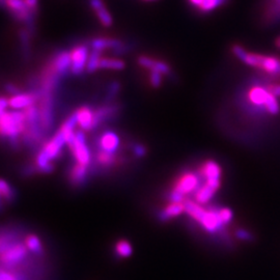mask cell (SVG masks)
<instances>
[{"label": "cell", "mask_w": 280, "mask_h": 280, "mask_svg": "<svg viewBox=\"0 0 280 280\" xmlns=\"http://www.w3.org/2000/svg\"><path fill=\"white\" fill-rule=\"evenodd\" d=\"M233 52L245 65L258 68L268 74L280 77V59L275 56H267L247 52L241 46H234Z\"/></svg>", "instance_id": "obj_1"}, {"label": "cell", "mask_w": 280, "mask_h": 280, "mask_svg": "<svg viewBox=\"0 0 280 280\" xmlns=\"http://www.w3.org/2000/svg\"><path fill=\"white\" fill-rule=\"evenodd\" d=\"M25 121V114L22 112H2L0 117V129L2 136L15 140L24 130Z\"/></svg>", "instance_id": "obj_2"}, {"label": "cell", "mask_w": 280, "mask_h": 280, "mask_svg": "<svg viewBox=\"0 0 280 280\" xmlns=\"http://www.w3.org/2000/svg\"><path fill=\"white\" fill-rule=\"evenodd\" d=\"M28 253L25 244L13 243L1 246V262L3 266L13 267L23 261Z\"/></svg>", "instance_id": "obj_3"}, {"label": "cell", "mask_w": 280, "mask_h": 280, "mask_svg": "<svg viewBox=\"0 0 280 280\" xmlns=\"http://www.w3.org/2000/svg\"><path fill=\"white\" fill-rule=\"evenodd\" d=\"M73 153L78 164L89 166L91 163V151L85 142V136L82 131L75 133V138L68 145Z\"/></svg>", "instance_id": "obj_4"}, {"label": "cell", "mask_w": 280, "mask_h": 280, "mask_svg": "<svg viewBox=\"0 0 280 280\" xmlns=\"http://www.w3.org/2000/svg\"><path fill=\"white\" fill-rule=\"evenodd\" d=\"M221 172L219 164L212 160L206 161L201 168V175L205 179V184L217 191L221 187Z\"/></svg>", "instance_id": "obj_5"}, {"label": "cell", "mask_w": 280, "mask_h": 280, "mask_svg": "<svg viewBox=\"0 0 280 280\" xmlns=\"http://www.w3.org/2000/svg\"><path fill=\"white\" fill-rule=\"evenodd\" d=\"M199 187V175L194 172H186L178 179L173 189L186 196L192 192H196Z\"/></svg>", "instance_id": "obj_6"}, {"label": "cell", "mask_w": 280, "mask_h": 280, "mask_svg": "<svg viewBox=\"0 0 280 280\" xmlns=\"http://www.w3.org/2000/svg\"><path fill=\"white\" fill-rule=\"evenodd\" d=\"M270 94L268 87H263L261 85H253L251 89L248 91L247 98L252 104L254 108L260 111H267V102Z\"/></svg>", "instance_id": "obj_7"}, {"label": "cell", "mask_w": 280, "mask_h": 280, "mask_svg": "<svg viewBox=\"0 0 280 280\" xmlns=\"http://www.w3.org/2000/svg\"><path fill=\"white\" fill-rule=\"evenodd\" d=\"M71 54V60H72V67L71 70L74 74L82 73V71L87 67V62H89L90 54L89 49L86 46H78L74 48Z\"/></svg>", "instance_id": "obj_8"}, {"label": "cell", "mask_w": 280, "mask_h": 280, "mask_svg": "<svg viewBox=\"0 0 280 280\" xmlns=\"http://www.w3.org/2000/svg\"><path fill=\"white\" fill-rule=\"evenodd\" d=\"M199 223H201L203 228L210 234L217 233V231L220 230L224 225L219 217L218 210L216 211L214 209L206 210L205 214L204 215V217L202 218Z\"/></svg>", "instance_id": "obj_9"}, {"label": "cell", "mask_w": 280, "mask_h": 280, "mask_svg": "<svg viewBox=\"0 0 280 280\" xmlns=\"http://www.w3.org/2000/svg\"><path fill=\"white\" fill-rule=\"evenodd\" d=\"M66 143L67 142H66L65 137H63V135L61 134L60 131H58L54 135V137L49 142L46 143V146L44 147L43 150L51 160H54L59 156L62 147L65 146Z\"/></svg>", "instance_id": "obj_10"}, {"label": "cell", "mask_w": 280, "mask_h": 280, "mask_svg": "<svg viewBox=\"0 0 280 280\" xmlns=\"http://www.w3.org/2000/svg\"><path fill=\"white\" fill-rule=\"evenodd\" d=\"M183 213H185V205H184V203H170L160 211L158 218L160 221L165 222L179 217Z\"/></svg>", "instance_id": "obj_11"}, {"label": "cell", "mask_w": 280, "mask_h": 280, "mask_svg": "<svg viewBox=\"0 0 280 280\" xmlns=\"http://www.w3.org/2000/svg\"><path fill=\"white\" fill-rule=\"evenodd\" d=\"M3 6H6L21 20H28L30 17V9L25 0H6Z\"/></svg>", "instance_id": "obj_12"}, {"label": "cell", "mask_w": 280, "mask_h": 280, "mask_svg": "<svg viewBox=\"0 0 280 280\" xmlns=\"http://www.w3.org/2000/svg\"><path fill=\"white\" fill-rule=\"evenodd\" d=\"M77 124L82 128L83 130H91L93 128L94 113L89 107H81L78 109L75 113Z\"/></svg>", "instance_id": "obj_13"}, {"label": "cell", "mask_w": 280, "mask_h": 280, "mask_svg": "<svg viewBox=\"0 0 280 280\" xmlns=\"http://www.w3.org/2000/svg\"><path fill=\"white\" fill-rule=\"evenodd\" d=\"M118 146H119V138L114 132L107 131L102 134L100 138V147L102 150L113 154L118 149Z\"/></svg>", "instance_id": "obj_14"}, {"label": "cell", "mask_w": 280, "mask_h": 280, "mask_svg": "<svg viewBox=\"0 0 280 280\" xmlns=\"http://www.w3.org/2000/svg\"><path fill=\"white\" fill-rule=\"evenodd\" d=\"M185 205V213L189 216L191 219H193L196 222H201L204 215L206 212V209H205L204 205H199L195 201H191V199L186 198V201L184 202Z\"/></svg>", "instance_id": "obj_15"}, {"label": "cell", "mask_w": 280, "mask_h": 280, "mask_svg": "<svg viewBox=\"0 0 280 280\" xmlns=\"http://www.w3.org/2000/svg\"><path fill=\"white\" fill-rule=\"evenodd\" d=\"M139 65L143 68H147L150 71L158 72L160 74H168L170 72V68L168 67L167 63L159 60H154L151 58L147 57V56H141L138 59Z\"/></svg>", "instance_id": "obj_16"}, {"label": "cell", "mask_w": 280, "mask_h": 280, "mask_svg": "<svg viewBox=\"0 0 280 280\" xmlns=\"http://www.w3.org/2000/svg\"><path fill=\"white\" fill-rule=\"evenodd\" d=\"M91 6L93 10L97 14L99 20L104 26H111L112 25V17L110 13L106 10L105 5H104L102 0H90Z\"/></svg>", "instance_id": "obj_17"}, {"label": "cell", "mask_w": 280, "mask_h": 280, "mask_svg": "<svg viewBox=\"0 0 280 280\" xmlns=\"http://www.w3.org/2000/svg\"><path fill=\"white\" fill-rule=\"evenodd\" d=\"M35 97L30 93H17L9 100V105L13 109H23L33 106Z\"/></svg>", "instance_id": "obj_18"}, {"label": "cell", "mask_w": 280, "mask_h": 280, "mask_svg": "<svg viewBox=\"0 0 280 280\" xmlns=\"http://www.w3.org/2000/svg\"><path fill=\"white\" fill-rule=\"evenodd\" d=\"M216 192H217V190L205 183L204 185L199 187L195 192V194H194L195 202L202 205H207L210 203L211 199L214 197Z\"/></svg>", "instance_id": "obj_19"}, {"label": "cell", "mask_w": 280, "mask_h": 280, "mask_svg": "<svg viewBox=\"0 0 280 280\" xmlns=\"http://www.w3.org/2000/svg\"><path fill=\"white\" fill-rule=\"evenodd\" d=\"M54 71L58 74H65L66 72L72 67V60H71V54L68 52H61L57 55L55 58L54 63Z\"/></svg>", "instance_id": "obj_20"}, {"label": "cell", "mask_w": 280, "mask_h": 280, "mask_svg": "<svg viewBox=\"0 0 280 280\" xmlns=\"http://www.w3.org/2000/svg\"><path fill=\"white\" fill-rule=\"evenodd\" d=\"M87 175V167L81 164H76L70 172V180L75 186L82 185Z\"/></svg>", "instance_id": "obj_21"}, {"label": "cell", "mask_w": 280, "mask_h": 280, "mask_svg": "<svg viewBox=\"0 0 280 280\" xmlns=\"http://www.w3.org/2000/svg\"><path fill=\"white\" fill-rule=\"evenodd\" d=\"M123 46V44L117 41V39H110V38H95L92 42L93 50L102 51L107 48H112V49H118Z\"/></svg>", "instance_id": "obj_22"}, {"label": "cell", "mask_w": 280, "mask_h": 280, "mask_svg": "<svg viewBox=\"0 0 280 280\" xmlns=\"http://www.w3.org/2000/svg\"><path fill=\"white\" fill-rule=\"evenodd\" d=\"M24 244L26 245L27 249L35 254H42L43 253V244L41 242L39 238L34 234H30L26 236L25 240H24Z\"/></svg>", "instance_id": "obj_23"}, {"label": "cell", "mask_w": 280, "mask_h": 280, "mask_svg": "<svg viewBox=\"0 0 280 280\" xmlns=\"http://www.w3.org/2000/svg\"><path fill=\"white\" fill-rule=\"evenodd\" d=\"M37 166L44 173H50L53 170V166L51 164V159L47 156L44 150H41L37 158Z\"/></svg>", "instance_id": "obj_24"}, {"label": "cell", "mask_w": 280, "mask_h": 280, "mask_svg": "<svg viewBox=\"0 0 280 280\" xmlns=\"http://www.w3.org/2000/svg\"><path fill=\"white\" fill-rule=\"evenodd\" d=\"M115 253L117 254V257L119 258H129L133 253V247L130 244V242H128L127 240H119L116 242L115 247H114Z\"/></svg>", "instance_id": "obj_25"}, {"label": "cell", "mask_w": 280, "mask_h": 280, "mask_svg": "<svg viewBox=\"0 0 280 280\" xmlns=\"http://www.w3.org/2000/svg\"><path fill=\"white\" fill-rule=\"evenodd\" d=\"M100 68L110 70H123L125 68V62L121 59L102 58L100 61Z\"/></svg>", "instance_id": "obj_26"}, {"label": "cell", "mask_w": 280, "mask_h": 280, "mask_svg": "<svg viewBox=\"0 0 280 280\" xmlns=\"http://www.w3.org/2000/svg\"><path fill=\"white\" fill-rule=\"evenodd\" d=\"M102 58H100V51L98 50H93L92 53L90 54L89 62H87V71L89 72H94L98 69H100V61Z\"/></svg>", "instance_id": "obj_27"}, {"label": "cell", "mask_w": 280, "mask_h": 280, "mask_svg": "<svg viewBox=\"0 0 280 280\" xmlns=\"http://www.w3.org/2000/svg\"><path fill=\"white\" fill-rule=\"evenodd\" d=\"M226 2V0H204L202 6L199 7L203 12H212Z\"/></svg>", "instance_id": "obj_28"}, {"label": "cell", "mask_w": 280, "mask_h": 280, "mask_svg": "<svg viewBox=\"0 0 280 280\" xmlns=\"http://www.w3.org/2000/svg\"><path fill=\"white\" fill-rule=\"evenodd\" d=\"M0 194H1V197L3 199H6L7 202L12 201L14 198V190L10 186V184H7L5 180H1L0 182Z\"/></svg>", "instance_id": "obj_29"}, {"label": "cell", "mask_w": 280, "mask_h": 280, "mask_svg": "<svg viewBox=\"0 0 280 280\" xmlns=\"http://www.w3.org/2000/svg\"><path fill=\"white\" fill-rule=\"evenodd\" d=\"M114 160H115L114 155L111 154V153H107V151L101 150L100 153L98 154V161H99V163L102 164V165L108 166V165L113 163Z\"/></svg>", "instance_id": "obj_30"}, {"label": "cell", "mask_w": 280, "mask_h": 280, "mask_svg": "<svg viewBox=\"0 0 280 280\" xmlns=\"http://www.w3.org/2000/svg\"><path fill=\"white\" fill-rule=\"evenodd\" d=\"M218 214L224 225H225V224H228L234 218L233 211L228 209V207H221V209L218 210Z\"/></svg>", "instance_id": "obj_31"}, {"label": "cell", "mask_w": 280, "mask_h": 280, "mask_svg": "<svg viewBox=\"0 0 280 280\" xmlns=\"http://www.w3.org/2000/svg\"><path fill=\"white\" fill-rule=\"evenodd\" d=\"M168 199H169L170 203H184L186 201V197L185 195L180 193L179 191L172 189L169 192V194H168Z\"/></svg>", "instance_id": "obj_32"}, {"label": "cell", "mask_w": 280, "mask_h": 280, "mask_svg": "<svg viewBox=\"0 0 280 280\" xmlns=\"http://www.w3.org/2000/svg\"><path fill=\"white\" fill-rule=\"evenodd\" d=\"M236 237L237 239L241 240V241H244V242H250L253 240L252 234L246 229H238L236 231Z\"/></svg>", "instance_id": "obj_33"}, {"label": "cell", "mask_w": 280, "mask_h": 280, "mask_svg": "<svg viewBox=\"0 0 280 280\" xmlns=\"http://www.w3.org/2000/svg\"><path fill=\"white\" fill-rule=\"evenodd\" d=\"M161 75L162 74L158 73V72L151 71V73H150V83H151V85L155 86V87L160 86V84H161Z\"/></svg>", "instance_id": "obj_34"}, {"label": "cell", "mask_w": 280, "mask_h": 280, "mask_svg": "<svg viewBox=\"0 0 280 280\" xmlns=\"http://www.w3.org/2000/svg\"><path fill=\"white\" fill-rule=\"evenodd\" d=\"M146 153H147V149H146L145 147L141 146V145L135 146V148H134V154H135L136 157H138V158L143 157V156L146 155Z\"/></svg>", "instance_id": "obj_35"}, {"label": "cell", "mask_w": 280, "mask_h": 280, "mask_svg": "<svg viewBox=\"0 0 280 280\" xmlns=\"http://www.w3.org/2000/svg\"><path fill=\"white\" fill-rule=\"evenodd\" d=\"M267 87L272 93L276 95L277 98L280 97V84H270Z\"/></svg>", "instance_id": "obj_36"}, {"label": "cell", "mask_w": 280, "mask_h": 280, "mask_svg": "<svg viewBox=\"0 0 280 280\" xmlns=\"http://www.w3.org/2000/svg\"><path fill=\"white\" fill-rule=\"evenodd\" d=\"M9 100H6L4 97L1 98V100H0V112H5L6 111V108L9 107Z\"/></svg>", "instance_id": "obj_37"}, {"label": "cell", "mask_w": 280, "mask_h": 280, "mask_svg": "<svg viewBox=\"0 0 280 280\" xmlns=\"http://www.w3.org/2000/svg\"><path fill=\"white\" fill-rule=\"evenodd\" d=\"M25 2H26V4H27V6L29 7V9L33 10L37 6V0H25Z\"/></svg>", "instance_id": "obj_38"}, {"label": "cell", "mask_w": 280, "mask_h": 280, "mask_svg": "<svg viewBox=\"0 0 280 280\" xmlns=\"http://www.w3.org/2000/svg\"><path fill=\"white\" fill-rule=\"evenodd\" d=\"M190 3L191 4H193L194 6H197V7H201L203 2H204V0H189Z\"/></svg>", "instance_id": "obj_39"}, {"label": "cell", "mask_w": 280, "mask_h": 280, "mask_svg": "<svg viewBox=\"0 0 280 280\" xmlns=\"http://www.w3.org/2000/svg\"><path fill=\"white\" fill-rule=\"evenodd\" d=\"M6 89H7V92H10V93H17V90H16V87L13 86L12 84H9L6 86Z\"/></svg>", "instance_id": "obj_40"}, {"label": "cell", "mask_w": 280, "mask_h": 280, "mask_svg": "<svg viewBox=\"0 0 280 280\" xmlns=\"http://www.w3.org/2000/svg\"><path fill=\"white\" fill-rule=\"evenodd\" d=\"M275 44H276V46H277V47L279 48V49H280V37H278V38H277V41H276V43H275Z\"/></svg>", "instance_id": "obj_41"}, {"label": "cell", "mask_w": 280, "mask_h": 280, "mask_svg": "<svg viewBox=\"0 0 280 280\" xmlns=\"http://www.w3.org/2000/svg\"><path fill=\"white\" fill-rule=\"evenodd\" d=\"M146 1H156V0H146Z\"/></svg>", "instance_id": "obj_42"}]
</instances>
